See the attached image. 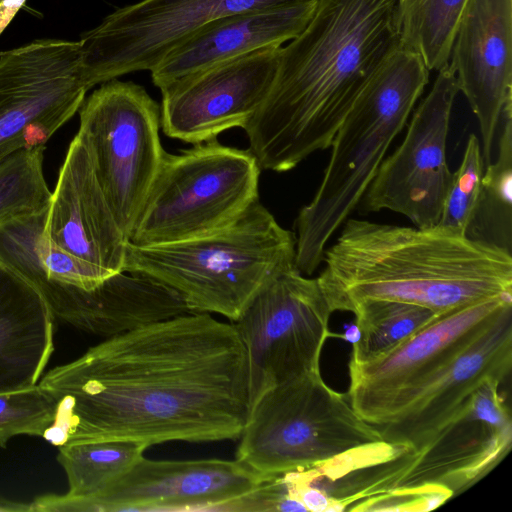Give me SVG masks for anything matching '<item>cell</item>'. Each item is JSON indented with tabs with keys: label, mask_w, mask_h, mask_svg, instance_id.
Here are the masks:
<instances>
[{
	"label": "cell",
	"mask_w": 512,
	"mask_h": 512,
	"mask_svg": "<svg viewBox=\"0 0 512 512\" xmlns=\"http://www.w3.org/2000/svg\"><path fill=\"white\" fill-rule=\"evenodd\" d=\"M56 401L43 435L59 447L120 439H238L249 412L248 364L232 323L188 313L105 339L46 373Z\"/></svg>",
	"instance_id": "cell-1"
},
{
	"label": "cell",
	"mask_w": 512,
	"mask_h": 512,
	"mask_svg": "<svg viewBox=\"0 0 512 512\" xmlns=\"http://www.w3.org/2000/svg\"><path fill=\"white\" fill-rule=\"evenodd\" d=\"M54 317L39 292L0 265V393L38 384L54 350Z\"/></svg>",
	"instance_id": "cell-22"
},
{
	"label": "cell",
	"mask_w": 512,
	"mask_h": 512,
	"mask_svg": "<svg viewBox=\"0 0 512 512\" xmlns=\"http://www.w3.org/2000/svg\"><path fill=\"white\" fill-rule=\"evenodd\" d=\"M498 153L483 172L480 197L467 236L511 252L512 236V102L504 107Z\"/></svg>",
	"instance_id": "cell-25"
},
{
	"label": "cell",
	"mask_w": 512,
	"mask_h": 512,
	"mask_svg": "<svg viewBox=\"0 0 512 512\" xmlns=\"http://www.w3.org/2000/svg\"><path fill=\"white\" fill-rule=\"evenodd\" d=\"M282 46H269L214 64L161 91L160 125L170 138L199 144L243 128L263 103Z\"/></svg>",
	"instance_id": "cell-15"
},
{
	"label": "cell",
	"mask_w": 512,
	"mask_h": 512,
	"mask_svg": "<svg viewBox=\"0 0 512 512\" xmlns=\"http://www.w3.org/2000/svg\"><path fill=\"white\" fill-rule=\"evenodd\" d=\"M79 115L76 137L129 239L166 152L159 137L160 105L143 86L116 78L84 100Z\"/></svg>",
	"instance_id": "cell-8"
},
{
	"label": "cell",
	"mask_w": 512,
	"mask_h": 512,
	"mask_svg": "<svg viewBox=\"0 0 512 512\" xmlns=\"http://www.w3.org/2000/svg\"><path fill=\"white\" fill-rule=\"evenodd\" d=\"M261 168L250 149L216 139L178 154L165 152L129 243L150 246L216 232L259 199Z\"/></svg>",
	"instance_id": "cell-7"
},
{
	"label": "cell",
	"mask_w": 512,
	"mask_h": 512,
	"mask_svg": "<svg viewBox=\"0 0 512 512\" xmlns=\"http://www.w3.org/2000/svg\"><path fill=\"white\" fill-rule=\"evenodd\" d=\"M458 93L457 78L448 62L438 70L432 88L414 110L403 141L382 161L358 210H390L419 228L438 224L453 175L446 149Z\"/></svg>",
	"instance_id": "cell-14"
},
{
	"label": "cell",
	"mask_w": 512,
	"mask_h": 512,
	"mask_svg": "<svg viewBox=\"0 0 512 512\" xmlns=\"http://www.w3.org/2000/svg\"><path fill=\"white\" fill-rule=\"evenodd\" d=\"M429 73L420 55L399 43L357 96L330 144L322 181L295 221L296 266L302 274L316 271L328 241L357 208Z\"/></svg>",
	"instance_id": "cell-4"
},
{
	"label": "cell",
	"mask_w": 512,
	"mask_h": 512,
	"mask_svg": "<svg viewBox=\"0 0 512 512\" xmlns=\"http://www.w3.org/2000/svg\"><path fill=\"white\" fill-rule=\"evenodd\" d=\"M26 0H1L0 1V35L8 26L16 13L24 5Z\"/></svg>",
	"instance_id": "cell-30"
},
{
	"label": "cell",
	"mask_w": 512,
	"mask_h": 512,
	"mask_svg": "<svg viewBox=\"0 0 512 512\" xmlns=\"http://www.w3.org/2000/svg\"><path fill=\"white\" fill-rule=\"evenodd\" d=\"M145 443L108 439L76 442L59 446L57 461L67 481V495L93 498L104 492L142 457Z\"/></svg>",
	"instance_id": "cell-23"
},
{
	"label": "cell",
	"mask_w": 512,
	"mask_h": 512,
	"mask_svg": "<svg viewBox=\"0 0 512 512\" xmlns=\"http://www.w3.org/2000/svg\"><path fill=\"white\" fill-rule=\"evenodd\" d=\"M87 91L79 41L39 39L0 52V162L45 148Z\"/></svg>",
	"instance_id": "cell-12"
},
{
	"label": "cell",
	"mask_w": 512,
	"mask_h": 512,
	"mask_svg": "<svg viewBox=\"0 0 512 512\" xmlns=\"http://www.w3.org/2000/svg\"><path fill=\"white\" fill-rule=\"evenodd\" d=\"M3 511H30L29 504L16 503L0 499V512Z\"/></svg>",
	"instance_id": "cell-31"
},
{
	"label": "cell",
	"mask_w": 512,
	"mask_h": 512,
	"mask_svg": "<svg viewBox=\"0 0 512 512\" xmlns=\"http://www.w3.org/2000/svg\"><path fill=\"white\" fill-rule=\"evenodd\" d=\"M57 404L38 384L0 393V447L18 435L41 436L53 424Z\"/></svg>",
	"instance_id": "cell-29"
},
{
	"label": "cell",
	"mask_w": 512,
	"mask_h": 512,
	"mask_svg": "<svg viewBox=\"0 0 512 512\" xmlns=\"http://www.w3.org/2000/svg\"><path fill=\"white\" fill-rule=\"evenodd\" d=\"M503 381L486 380L431 442L414 453L393 490L438 486L454 496L493 470L512 444L511 413L499 391Z\"/></svg>",
	"instance_id": "cell-16"
},
{
	"label": "cell",
	"mask_w": 512,
	"mask_h": 512,
	"mask_svg": "<svg viewBox=\"0 0 512 512\" xmlns=\"http://www.w3.org/2000/svg\"><path fill=\"white\" fill-rule=\"evenodd\" d=\"M292 265L295 234L258 199L231 224L204 236L150 246L128 242L123 271L172 288L191 312L232 322L270 278Z\"/></svg>",
	"instance_id": "cell-5"
},
{
	"label": "cell",
	"mask_w": 512,
	"mask_h": 512,
	"mask_svg": "<svg viewBox=\"0 0 512 512\" xmlns=\"http://www.w3.org/2000/svg\"><path fill=\"white\" fill-rule=\"evenodd\" d=\"M43 150H21L0 162V223L48 207L52 192L43 174Z\"/></svg>",
	"instance_id": "cell-27"
},
{
	"label": "cell",
	"mask_w": 512,
	"mask_h": 512,
	"mask_svg": "<svg viewBox=\"0 0 512 512\" xmlns=\"http://www.w3.org/2000/svg\"><path fill=\"white\" fill-rule=\"evenodd\" d=\"M351 313L359 332L352 343L350 359L354 361L387 352L441 315L424 306L391 300H366Z\"/></svg>",
	"instance_id": "cell-26"
},
{
	"label": "cell",
	"mask_w": 512,
	"mask_h": 512,
	"mask_svg": "<svg viewBox=\"0 0 512 512\" xmlns=\"http://www.w3.org/2000/svg\"><path fill=\"white\" fill-rule=\"evenodd\" d=\"M484 167L480 141L472 133L468 137L462 161L453 172L438 226L467 235L477 209Z\"/></svg>",
	"instance_id": "cell-28"
},
{
	"label": "cell",
	"mask_w": 512,
	"mask_h": 512,
	"mask_svg": "<svg viewBox=\"0 0 512 512\" xmlns=\"http://www.w3.org/2000/svg\"><path fill=\"white\" fill-rule=\"evenodd\" d=\"M294 0H140L116 9L81 34L86 89L119 76L150 71L166 54L228 15Z\"/></svg>",
	"instance_id": "cell-11"
},
{
	"label": "cell",
	"mask_w": 512,
	"mask_h": 512,
	"mask_svg": "<svg viewBox=\"0 0 512 512\" xmlns=\"http://www.w3.org/2000/svg\"><path fill=\"white\" fill-rule=\"evenodd\" d=\"M319 0H294L234 13L212 22L166 54L151 70L159 89L214 64L297 37Z\"/></svg>",
	"instance_id": "cell-20"
},
{
	"label": "cell",
	"mask_w": 512,
	"mask_h": 512,
	"mask_svg": "<svg viewBox=\"0 0 512 512\" xmlns=\"http://www.w3.org/2000/svg\"><path fill=\"white\" fill-rule=\"evenodd\" d=\"M235 460H150L144 456L101 494L78 499L47 494L30 503L38 512L231 511L265 480Z\"/></svg>",
	"instance_id": "cell-13"
},
{
	"label": "cell",
	"mask_w": 512,
	"mask_h": 512,
	"mask_svg": "<svg viewBox=\"0 0 512 512\" xmlns=\"http://www.w3.org/2000/svg\"><path fill=\"white\" fill-rule=\"evenodd\" d=\"M468 0H395L399 43L438 71L450 60L454 37Z\"/></svg>",
	"instance_id": "cell-24"
},
{
	"label": "cell",
	"mask_w": 512,
	"mask_h": 512,
	"mask_svg": "<svg viewBox=\"0 0 512 512\" xmlns=\"http://www.w3.org/2000/svg\"><path fill=\"white\" fill-rule=\"evenodd\" d=\"M43 235L51 245L108 274L123 271L128 238L76 136L51 194Z\"/></svg>",
	"instance_id": "cell-19"
},
{
	"label": "cell",
	"mask_w": 512,
	"mask_h": 512,
	"mask_svg": "<svg viewBox=\"0 0 512 512\" xmlns=\"http://www.w3.org/2000/svg\"><path fill=\"white\" fill-rule=\"evenodd\" d=\"M459 92L477 118L485 167L512 102V0H468L450 55Z\"/></svg>",
	"instance_id": "cell-17"
},
{
	"label": "cell",
	"mask_w": 512,
	"mask_h": 512,
	"mask_svg": "<svg viewBox=\"0 0 512 512\" xmlns=\"http://www.w3.org/2000/svg\"><path fill=\"white\" fill-rule=\"evenodd\" d=\"M332 314L317 278L296 265L263 285L232 321L247 356L249 408L274 386L320 370Z\"/></svg>",
	"instance_id": "cell-9"
},
{
	"label": "cell",
	"mask_w": 512,
	"mask_h": 512,
	"mask_svg": "<svg viewBox=\"0 0 512 512\" xmlns=\"http://www.w3.org/2000/svg\"><path fill=\"white\" fill-rule=\"evenodd\" d=\"M1 1V0H0Z\"/></svg>",
	"instance_id": "cell-32"
},
{
	"label": "cell",
	"mask_w": 512,
	"mask_h": 512,
	"mask_svg": "<svg viewBox=\"0 0 512 512\" xmlns=\"http://www.w3.org/2000/svg\"><path fill=\"white\" fill-rule=\"evenodd\" d=\"M50 310L54 319L106 339L192 313L172 288L125 271L108 276L91 289L63 286Z\"/></svg>",
	"instance_id": "cell-21"
},
{
	"label": "cell",
	"mask_w": 512,
	"mask_h": 512,
	"mask_svg": "<svg viewBox=\"0 0 512 512\" xmlns=\"http://www.w3.org/2000/svg\"><path fill=\"white\" fill-rule=\"evenodd\" d=\"M238 439L236 460L264 478L314 468L383 440L320 370L263 393L250 406Z\"/></svg>",
	"instance_id": "cell-6"
},
{
	"label": "cell",
	"mask_w": 512,
	"mask_h": 512,
	"mask_svg": "<svg viewBox=\"0 0 512 512\" xmlns=\"http://www.w3.org/2000/svg\"><path fill=\"white\" fill-rule=\"evenodd\" d=\"M509 307L512 297L465 305L439 315L387 352L365 361L350 359L346 395L351 406L375 428L390 423Z\"/></svg>",
	"instance_id": "cell-10"
},
{
	"label": "cell",
	"mask_w": 512,
	"mask_h": 512,
	"mask_svg": "<svg viewBox=\"0 0 512 512\" xmlns=\"http://www.w3.org/2000/svg\"><path fill=\"white\" fill-rule=\"evenodd\" d=\"M512 366V307L432 377L390 423L376 428L384 441L414 453L427 446L488 379L504 380Z\"/></svg>",
	"instance_id": "cell-18"
},
{
	"label": "cell",
	"mask_w": 512,
	"mask_h": 512,
	"mask_svg": "<svg viewBox=\"0 0 512 512\" xmlns=\"http://www.w3.org/2000/svg\"><path fill=\"white\" fill-rule=\"evenodd\" d=\"M317 277L332 310L366 300L417 304L443 314L512 297L511 252L451 229L348 218Z\"/></svg>",
	"instance_id": "cell-3"
},
{
	"label": "cell",
	"mask_w": 512,
	"mask_h": 512,
	"mask_svg": "<svg viewBox=\"0 0 512 512\" xmlns=\"http://www.w3.org/2000/svg\"><path fill=\"white\" fill-rule=\"evenodd\" d=\"M395 0H319L281 48L273 83L242 128L261 170L285 172L330 144L357 96L399 44Z\"/></svg>",
	"instance_id": "cell-2"
}]
</instances>
